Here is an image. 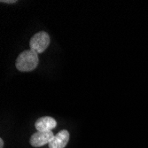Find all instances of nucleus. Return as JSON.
Masks as SVG:
<instances>
[{"instance_id":"nucleus-1","label":"nucleus","mask_w":148,"mask_h":148,"mask_svg":"<svg viewBox=\"0 0 148 148\" xmlns=\"http://www.w3.org/2000/svg\"><path fill=\"white\" fill-rule=\"evenodd\" d=\"M39 63L38 54L32 50L22 51L16 60V69L21 72H29L36 69Z\"/></svg>"},{"instance_id":"nucleus-2","label":"nucleus","mask_w":148,"mask_h":148,"mask_svg":"<svg viewBox=\"0 0 148 148\" xmlns=\"http://www.w3.org/2000/svg\"><path fill=\"white\" fill-rule=\"evenodd\" d=\"M50 45V36L45 31H40L35 34L29 42L30 50L38 53L44 52Z\"/></svg>"},{"instance_id":"nucleus-3","label":"nucleus","mask_w":148,"mask_h":148,"mask_svg":"<svg viewBox=\"0 0 148 148\" xmlns=\"http://www.w3.org/2000/svg\"><path fill=\"white\" fill-rule=\"evenodd\" d=\"M54 135L52 131H37L31 136L29 142L33 147H41L49 145Z\"/></svg>"},{"instance_id":"nucleus-4","label":"nucleus","mask_w":148,"mask_h":148,"mask_svg":"<svg viewBox=\"0 0 148 148\" xmlns=\"http://www.w3.org/2000/svg\"><path fill=\"white\" fill-rule=\"evenodd\" d=\"M69 132L66 130H62L53 137L49 144V148H65L69 141Z\"/></svg>"},{"instance_id":"nucleus-5","label":"nucleus","mask_w":148,"mask_h":148,"mask_svg":"<svg viewBox=\"0 0 148 148\" xmlns=\"http://www.w3.org/2000/svg\"><path fill=\"white\" fill-rule=\"evenodd\" d=\"M56 127V120L50 116H44L39 118L35 123V128L37 131H51V130L55 129Z\"/></svg>"},{"instance_id":"nucleus-6","label":"nucleus","mask_w":148,"mask_h":148,"mask_svg":"<svg viewBox=\"0 0 148 148\" xmlns=\"http://www.w3.org/2000/svg\"><path fill=\"white\" fill-rule=\"evenodd\" d=\"M4 147V140L3 138H0V148H3Z\"/></svg>"},{"instance_id":"nucleus-7","label":"nucleus","mask_w":148,"mask_h":148,"mask_svg":"<svg viewBox=\"0 0 148 148\" xmlns=\"http://www.w3.org/2000/svg\"><path fill=\"white\" fill-rule=\"evenodd\" d=\"M1 2L2 3H15L16 1H4V0H2Z\"/></svg>"}]
</instances>
